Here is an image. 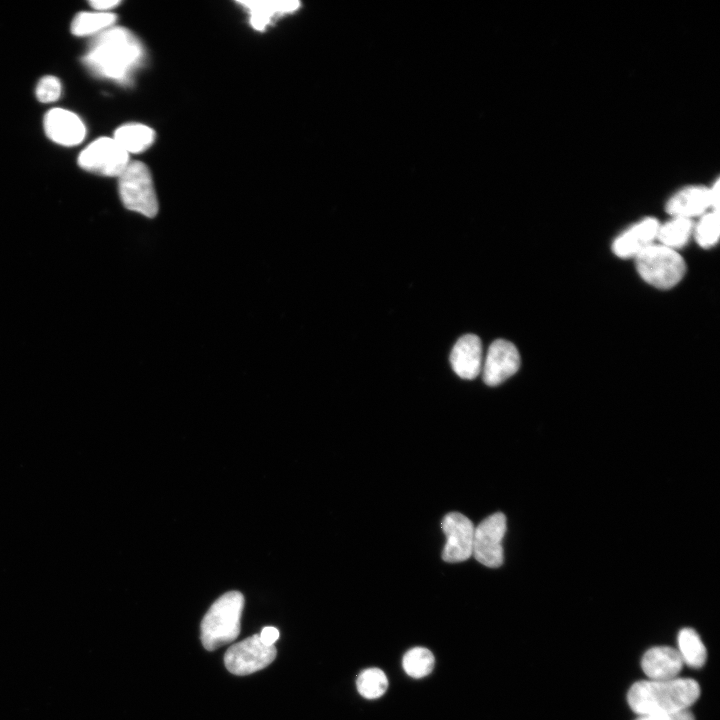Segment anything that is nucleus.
I'll list each match as a JSON object with an SVG mask.
<instances>
[{"mask_svg":"<svg viewBox=\"0 0 720 720\" xmlns=\"http://www.w3.org/2000/svg\"><path fill=\"white\" fill-rule=\"evenodd\" d=\"M143 55V47L134 34L125 28L113 27L96 36L83 61L101 77L127 82L142 63Z\"/></svg>","mask_w":720,"mask_h":720,"instance_id":"nucleus-1","label":"nucleus"},{"mask_svg":"<svg viewBox=\"0 0 720 720\" xmlns=\"http://www.w3.org/2000/svg\"><path fill=\"white\" fill-rule=\"evenodd\" d=\"M699 696L700 686L693 679H648L631 686L627 702L638 715L673 713L688 709Z\"/></svg>","mask_w":720,"mask_h":720,"instance_id":"nucleus-2","label":"nucleus"},{"mask_svg":"<svg viewBox=\"0 0 720 720\" xmlns=\"http://www.w3.org/2000/svg\"><path fill=\"white\" fill-rule=\"evenodd\" d=\"M243 607L244 597L238 591H229L212 604L201 623L206 650L213 651L238 637Z\"/></svg>","mask_w":720,"mask_h":720,"instance_id":"nucleus-3","label":"nucleus"},{"mask_svg":"<svg viewBox=\"0 0 720 720\" xmlns=\"http://www.w3.org/2000/svg\"><path fill=\"white\" fill-rule=\"evenodd\" d=\"M638 274L648 284L669 289L677 285L686 272L682 256L673 249L654 243L635 258Z\"/></svg>","mask_w":720,"mask_h":720,"instance_id":"nucleus-4","label":"nucleus"},{"mask_svg":"<svg viewBox=\"0 0 720 720\" xmlns=\"http://www.w3.org/2000/svg\"><path fill=\"white\" fill-rule=\"evenodd\" d=\"M119 177V195L126 209L152 218L158 212V201L148 167L130 162Z\"/></svg>","mask_w":720,"mask_h":720,"instance_id":"nucleus-5","label":"nucleus"},{"mask_svg":"<svg viewBox=\"0 0 720 720\" xmlns=\"http://www.w3.org/2000/svg\"><path fill=\"white\" fill-rule=\"evenodd\" d=\"M129 163V154L109 137L96 139L78 157L80 167L104 176H119Z\"/></svg>","mask_w":720,"mask_h":720,"instance_id":"nucleus-6","label":"nucleus"},{"mask_svg":"<svg viewBox=\"0 0 720 720\" xmlns=\"http://www.w3.org/2000/svg\"><path fill=\"white\" fill-rule=\"evenodd\" d=\"M274 645L267 646L254 634L231 647L224 655L226 668L235 675L244 676L267 667L276 657Z\"/></svg>","mask_w":720,"mask_h":720,"instance_id":"nucleus-7","label":"nucleus"},{"mask_svg":"<svg viewBox=\"0 0 720 720\" xmlns=\"http://www.w3.org/2000/svg\"><path fill=\"white\" fill-rule=\"evenodd\" d=\"M506 527V517L500 512L490 515L475 527L472 555L479 563L490 568L502 565V541Z\"/></svg>","mask_w":720,"mask_h":720,"instance_id":"nucleus-8","label":"nucleus"},{"mask_svg":"<svg viewBox=\"0 0 720 720\" xmlns=\"http://www.w3.org/2000/svg\"><path fill=\"white\" fill-rule=\"evenodd\" d=\"M446 536L442 558L449 563L466 561L472 556L474 525L472 521L459 512L445 515L441 522Z\"/></svg>","mask_w":720,"mask_h":720,"instance_id":"nucleus-9","label":"nucleus"},{"mask_svg":"<svg viewBox=\"0 0 720 720\" xmlns=\"http://www.w3.org/2000/svg\"><path fill=\"white\" fill-rule=\"evenodd\" d=\"M520 367V355L516 346L505 339H497L489 346L483 359V381L496 386L513 376Z\"/></svg>","mask_w":720,"mask_h":720,"instance_id":"nucleus-10","label":"nucleus"},{"mask_svg":"<svg viewBox=\"0 0 720 720\" xmlns=\"http://www.w3.org/2000/svg\"><path fill=\"white\" fill-rule=\"evenodd\" d=\"M659 224L654 217H645L632 224L614 239L612 251L620 258H635L656 243Z\"/></svg>","mask_w":720,"mask_h":720,"instance_id":"nucleus-11","label":"nucleus"},{"mask_svg":"<svg viewBox=\"0 0 720 720\" xmlns=\"http://www.w3.org/2000/svg\"><path fill=\"white\" fill-rule=\"evenodd\" d=\"M43 125L48 138L64 146L77 145L86 135L82 120L75 113L62 108L49 110L44 116Z\"/></svg>","mask_w":720,"mask_h":720,"instance_id":"nucleus-12","label":"nucleus"},{"mask_svg":"<svg viewBox=\"0 0 720 720\" xmlns=\"http://www.w3.org/2000/svg\"><path fill=\"white\" fill-rule=\"evenodd\" d=\"M665 210L671 217H700L712 210L710 188L698 184L685 186L668 198Z\"/></svg>","mask_w":720,"mask_h":720,"instance_id":"nucleus-13","label":"nucleus"},{"mask_svg":"<svg viewBox=\"0 0 720 720\" xmlns=\"http://www.w3.org/2000/svg\"><path fill=\"white\" fill-rule=\"evenodd\" d=\"M450 363L454 372L461 378H476L483 365V350L480 338L475 334H466L454 344Z\"/></svg>","mask_w":720,"mask_h":720,"instance_id":"nucleus-14","label":"nucleus"},{"mask_svg":"<svg viewBox=\"0 0 720 720\" xmlns=\"http://www.w3.org/2000/svg\"><path fill=\"white\" fill-rule=\"evenodd\" d=\"M684 663L677 649L669 646L653 647L645 652L641 666L649 680L676 678Z\"/></svg>","mask_w":720,"mask_h":720,"instance_id":"nucleus-15","label":"nucleus"},{"mask_svg":"<svg viewBox=\"0 0 720 720\" xmlns=\"http://www.w3.org/2000/svg\"><path fill=\"white\" fill-rule=\"evenodd\" d=\"M239 4L248 10L252 27L260 31L264 30L275 16L291 13L300 5L298 1L268 0L240 1Z\"/></svg>","mask_w":720,"mask_h":720,"instance_id":"nucleus-16","label":"nucleus"},{"mask_svg":"<svg viewBox=\"0 0 720 720\" xmlns=\"http://www.w3.org/2000/svg\"><path fill=\"white\" fill-rule=\"evenodd\" d=\"M113 139L128 154L140 153L154 142L155 132L144 124L128 123L116 129Z\"/></svg>","mask_w":720,"mask_h":720,"instance_id":"nucleus-17","label":"nucleus"},{"mask_svg":"<svg viewBox=\"0 0 720 720\" xmlns=\"http://www.w3.org/2000/svg\"><path fill=\"white\" fill-rule=\"evenodd\" d=\"M694 222L692 219L671 217L665 223H660L656 241L670 249L676 250L684 247L693 236Z\"/></svg>","mask_w":720,"mask_h":720,"instance_id":"nucleus-18","label":"nucleus"},{"mask_svg":"<svg viewBox=\"0 0 720 720\" xmlns=\"http://www.w3.org/2000/svg\"><path fill=\"white\" fill-rule=\"evenodd\" d=\"M678 649L684 664L692 668L702 667L707 658L705 645L698 633L691 628H684L678 634Z\"/></svg>","mask_w":720,"mask_h":720,"instance_id":"nucleus-19","label":"nucleus"},{"mask_svg":"<svg viewBox=\"0 0 720 720\" xmlns=\"http://www.w3.org/2000/svg\"><path fill=\"white\" fill-rule=\"evenodd\" d=\"M116 21V15L110 12H81L72 21L71 31L76 36L99 34Z\"/></svg>","mask_w":720,"mask_h":720,"instance_id":"nucleus-20","label":"nucleus"},{"mask_svg":"<svg viewBox=\"0 0 720 720\" xmlns=\"http://www.w3.org/2000/svg\"><path fill=\"white\" fill-rule=\"evenodd\" d=\"M435 659L432 652L424 647H414L407 651L402 659L404 671L412 678H422L430 674Z\"/></svg>","mask_w":720,"mask_h":720,"instance_id":"nucleus-21","label":"nucleus"},{"mask_svg":"<svg viewBox=\"0 0 720 720\" xmlns=\"http://www.w3.org/2000/svg\"><path fill=\"white\" fill-rule=\"evenodd\" d=\"M720 222L719 211L709 210L694 224L693 236L702 248L713 247L719 239Z\"/></svg>","mask_w":720,"mask_h":720,"instance_id":"nucleus-22","label":"nucleus"},{"mask_svg":"<svg viewBox=\"0 0 720 720\" xmlns=\"http://www.w3.org/2000/svg\"><path fill=\"white\" fill-rule=\"evenodd\" d=\"M356 685L364 698L376 699L387 690L388 679L381 669L369 668L359 674Z\"/></svg>","mask_w":720,"mask_h":720,"instance_id":"nucleus-23","label":"nucleus"},{"mask_svg":"<svg viewBox=\"0 0 720 720\" xmlns=\"http://www.w3.org/2000/svg\"><path fill=\"white\" fill-rule=\"evenodd\" d=\"M35 92L40 102H54L61 95V83L54 76H45L39 80Z\"/></svg>","mask_w":720,"mask_h":720,"instance_id":"nucleus-24","label":"nucleus"},{"mask_svg":"<svg viewBox=\"0 0 720 720\" xmlns=\"http://www.w3.org/2000/svg\"><path fill=\"white\" fill-rule=\"evenodd\" d=\"M636 720H695L693 714L688 710H681L673 713H655L639 715Z\"/></svg>","mask_w":720,"mask_h":720,"instance_id":"nucleus-25","label":"nucleus"},{"mask_svg":"<svg viewBox=\"0 0 720 720\" xmlns=\"http://www.w3.org/2000/svg\"><path fill=\"white\" fill-rule=\"evenodd\" d=\"M259 637L263 644L272 646L279 638V631L275 627L268 626L262 629Z\"/></svg>","mask_w":720,"mask_h":720,"instance_id":"nucleus-26","label":"nucleus"},{"mask_svg":"<svg viewBox=\"0 0 720 720\" xmlns=\"http://www.w3.org/2000/svg\"><path fill=\"white\" fill-rule=\"evenodd\" d=\"M120 4L118 0H93L89 2V5L99 12H106V10L116 7Z\"/></svg>","mask_w":720,"mask_h":720,"instance_id":"nucleus-27","label":"nucleus"},{"mask_svg":"<svg viewBox=\"0 0 720 720\" xmlns=\"http://www.w3.org/2000/svg\"><path fill=\"white\" fill-rule=\"evenodd\" d=\"M719 178H716L714 183L709 187L710 188V197H711V206L712 210L719 211Z\"/></svg>","mask_w":720,"mask_h":720,"instance_id":"nucleus-28","label":"nucleus"}]
</instances>
